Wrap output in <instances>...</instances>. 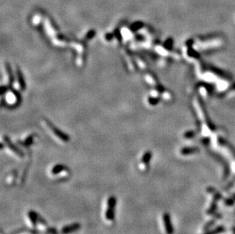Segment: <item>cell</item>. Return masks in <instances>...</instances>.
I'll return each instance as SVG.
<instances>
[{
  "label": "cell",
  "instance_id": "cell-16",
  "mask_svg": "<svg viewBox=\"0 0 235 234\" xmlns=\"http://www.w3.org/2000/svg\"><path fill=\"white\" fill-rule=\"evenodd\" d=\"M33 140H34V136H33V135L29 136L27 138L26 140L24 142V145H27V146H28V145H30V144H32Z\"/></svg>",
  "mask_w": 235,
  "mask_h": 234
},
{
  "label": "cell",
  "instance_id": "cell-6",
  "mask_svg": "<svg viewBox=\"0 0 235 234\" xmlns=\"http://www.w3.org/2000/svg\"><path fill=\"white\" fill-rule=\"evenodd\" d=\"M151 153L150 151H147L145 154H143L142 157V161H141V164H139V167L142 170H145V167L148 166L149 163L150 162L151 158Z\"/></svg>",
  "mask_w": 235,
  "mask_h": 234
},
{
  "label": "cell",
  "instance_id": "cell-4",
  "mask_svg": "<svg viewBox=\"0 0 235 234\" xmlns=\"http://www.w3.org/2000/svg\"><path fill=\"white\" fill-rule=\"evenodd\" d=\"M163 222H164V225L165 227V231L167 233V234H172L173 232V226H172V224H171V217L167 213L163 214L162 217Z\"/></svg>",
  "mask_w": 235,
  "mask_h": 234
},
{
  "label": "cell",
  "instance_id": "cell-17",
  "mask_svg": "<svg viewBox=\"0 0 235 234\" xmlns=\"http://www.w3.org/2000/svg\"><path fill=\"white\" fill-rule=\"evenodd\" d=\"M95 35V30H89L88 32L86 34V38L87 39H91Z\"/></svg>",
  "mask_w": 235,
  "mask_h": 234
},
{
  "label": "cell",
  "instance_id": "cell-9",
  "mask_svg": "<svg viewBox=\"0 0 235 234\" xmlns=\"http://www.w3.org/2000/svg\"><path fill=\"white\" fill-rule=\"evenodd\" d=\"M6 101L9 105H13V104H16L18 101V95L16 94V93L14 91H9L6 94Z\"/></svg>",
  "mask_w": 235,
  "mask_h": 234
},
{
  "label": "cell",
  "instance_id": "cell-10",
  "mask_svg": "<svg viewBox=\"0 0 235 234\" xmlns=\"http://www.w3.org/2000/svg\"><path fill=\"white\" fill-rule=\"evenodd\" d=\"M17 77H18V82L19 88L21 90H24L25 89V82L23 79V75L21 72L19 68H17Z\"/></svg>",
  "mask_w": 235,
  "mask_h": 234
},
{
  "label": "cell",
  "instance_id": "cell-7",
  "mask_svg": "<svg viewBox=\"0 0 235 234\" xmlns=\"http://www.w3.org/2000/svg\"><path fill=\"white\" fill-rule=\"evenodd\" d=\"M5 142H6V146L8 147V148L11 150V151H12L15 154H16V155H18V156L19 157L23 156L22 152H21L18 148H16V147L15 146L14 144H12V142H10V140H9L7 137H5Z\"/></svg>",
  "mask_w": 235,
  "mask_h": 234
},
{
  "label": "cell",
  "instance_id": "cell-13",
  "mask_svg": "<svg viewBox=\"0 0 235 234\" xmlns=\"http://www.w3.org/2000/svg\"><path fill=\"white\" fill-rule=\"evenodd\" d=\"M6 70H7V72H8V83L9 84H12L13 82V75H12V69H11L10 66L9 65L6 64Z\"/></svg>",
  "mask_w": 235,
  "mask_h": 234
},
{
  "label": "cell",
  "instance_id": "cell-20",
  "mask_svg": "<svg viewBox=\"0 0 235 234\" xmlns=\"http://www.w3.org/2000/svg\"><path fill=\"white\" fill-rule=\"evenodd\" d=\"M193 136H194V132H187L185 134V137L186 138H192Z\"/></svg>",
  "mask_w": 235,
  "mask_h": 234
},
{
  "label": "cell",
  "instance_id": "cell-5",
  "mask_svg": "<svg viewBox=\"0 0 235 234\" xmlns=\"http://www.w3.org/2000/svg\"><path fill=\"white\" fill-rule=\"evenodd\" d=\"M28 217L33 227L37 226V224H39V222H40V217L36 211L32 210L29 211L28 213Z\"/></svg>",
  "mask_w": 235,
  "mask_h": 234
},
{
  "label": "cell",
  "instance_id": "cell-15",
  "mask_svg": "<svg viewBox=\"0 0 235 234\" xmlns=\"http://www.w3.org/2000/svg\"><path fill=\"white\" fill-rule=\"evenodd\" d=\"M159 101V98L158 97H149V102L151 105H156Z\"/></svg>",
  "mask_w": 235,
  "mask_h": 234
},
{
  "label": "cell",
  "instance_id": "cell-8",
  "mask_svg": "<svg viewBox=\"0 0 235 234\" xmlns=\"http://www.w3.org/2000/svg\"><path fill=\"white\" fill-rule=\"evenodd\" d=\"M68 169L62 164H57L55 165L51 170V173L53 176H57V175L60 174V173H67L66 170Z\"/></svg>",
  "mask_w": 235,
  "mask_h": 234
},
{
  "label": "cell",
  "instance_id": "cell-11",
  "mask_svg": "<svg viewBox=\"0 0 235 234\" xmlns=\"http://www.w3.org/2000/svg\"><path fill=\"white\" fill-rule=\"evenodd\" d=\"M144 26V24H143L142 21H136L132 24V25L130 26V30L132 31H137V30H140Z\"/></svg>",
  "mask_w": 235,
  "mask_h": 234
},
{
  "label": "cell",
  "instance_id": "cell-3",
  "mask_svg": "<svg viewBox=\"0 0 235 234\" xmlns=\"http://www.w3.org/2000/svg\"><path fill=\"white\" fill-rule=\"evenodd\" d=\"M81 228V224L78 223H73V224L66 225L61 229V234H71L73 233L76 232Z\"/></svg>",
  "mask_w": 235,
  "mask_h": 234
},
{
  "label": "cell",
  "instance_id": "cell-22",
  "mask_svg": "<svg viewBox=\"0 0 235 234\" xmlns=\"http://www.w3.org/2000/svg\"><path fill=\"white\" fill-rule=\"evenodd\" d=\"M6 90H7V88L6 86H2V88H1V94H3Z\"/></svg>",
  "mask_w": 235,
  "mask_h": 234
},
{
  "label": "cell",
  "instance_id": "cell-1",
  "mask_svg": "<svg viewBox=\"0 0 235 234\" xmlns=\"http://www.w3.org/2000/svg\"><path fill=\"white\" fill-rule=\"evenodd\" d=\"M117 206V198L114 196L109 197L106 201V208L105 210V220L108 222H113L115 219V208Z\"/></svg>",
  "mask_w": 235,
  "mask_h": 234
},
{
  "label": "cell",
  "instance_id": "cell-12",
  "mask_svg": "<svg viewBox=\"0 0 235 234\" xmlns=\"http://www.w3.org/2000/svg\"><path fill=\"white\" fill-rule=\"evenodd\" d=\"M197 150H198V149L196 148H185L181 150V154H193V153L196 152Z\"/></svg>",
  "mask_w": 235,
  "mask_h": 234
},
{
  "label": "cell",
  "instance_id": "cell-21",
  "mask_svg": "<svg viewBox=\"0 0 235 234\" xmlns=\"http://www.w3.org/2000/svg\"><path fill=\"white\" fill-rule=\"evenodd\" d=\"M212 70H214V72H216L217 75H221V76H222V77H226V75H225L224 74L223 72H221V70H218V69H212Z\"/></svg>",
  "mask_w": 235,
  "mask_h": 234
},
{
  "label": "cell",
  "instance_id": "cell-19",
  "mask_svg": "<svg viewBox=\"0 0 235 234\" xmlns=\"http://www.w3.org/2000/svg\"><path fill=\"white\" fill-rule=\"evenodd\" d=\"M105 37H106V40L110 41V40H111L113 38V37H114V36H113V34H106V36H105Z\"/></svg>",
  "mask_w": 235,
  "mask_h": 234
},
{
  "label": "cell",
  "instance_id": "cell-14",
  "mask_svg": "<svg viewBox=\"0 0 235 234\" xmlns=\"http://www.w3.org/2000/svg\"><path fill=\"white\" fill-rule=\"evenodd\" d=\"M172 46H173V40L171 38L167 39L166 41H165L164 44V48H166L167 50H171L172 48Z\"/></svg>",
  "mask_w": 235,
  "mask_h": 234
},
{
  "label": "cell",
  "instance_id": "cell-18",
  "mask_svg": "<svg viewBox=\"0 0 235 234\" xmlns=\"http://www.w3.org/2000/svg\"><path fill=\"white\" fill-rule=\"evenodd\" d=\"M188 53H189L190 56H193V57H196V58H199V54L196 51L192 50V49H189Z\"/></svg>",
  "mask_w": 235,
  "mask_h": 234
},
{
  "label": "cell",
  "instance_id": "cell-2",
  "mask_svg": "<svg viewBox=\"0 0 235 234\" xmlns=\"http://www.w3.org/2000/svg\"><path fill=\"white\" fill-rule=\"evenodd\" d=\"M43 122L44 123V125L48 128L49 130L50 131L56 138L60 139V140H62V142H68L69 141V137L66 134L63 133L62 131L59 130L58 128H56V126H53L50 121L46 119H43Z\"/></svg>",
  "mask_w": 235,
  "mask_h": 234
}]
</instances>
